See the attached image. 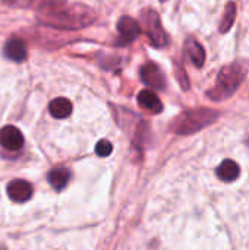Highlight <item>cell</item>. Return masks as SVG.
Instances as JSON below:
<instances>
[{
    "mask_svg": "<svg viewBox=\"0 0 249 250\" xmlns=\"http://www.w3.org/2000/svg\"><path fill=\"white\" fill-rule=\"evenodd\" d=\"M72 110H73L72 103L63 97L53 100L48 105V111L54 119H66L72 114Z\"/></svg>",
    "mask_w": 249,
    "mask_h": 250,
    "instance_id": "7c38bea8",
    "label": "cell"
},
{
    "mask_svg": "<svg viewBox=\"0 0 249 250\" xmlns=\"http://www.w3.org/2000/svg\"><path fill=\"white\" fill-rule=\"evenodd\" d=\"M216 173H217V177L220 180H223V182H235L239 177V174H241V168H239V166L235 161L225 160L219 166Z\"/></svg>",
    "mask_w": 249,
    "mask_h": 250,
    "instance_id": "4fadbf2b",
    "label": "cell"
},
{
    "mask_svg": "<svg viewBox=\"0 0 249 250\" xmlns=\"http://www.w3.org/2000/svg\"><path fill=\"white\" fill-rule=\"evenodd\" d=\"M66 0H28V6L37 9V10H41V12H45V10H51V9H57L60 6L65 4Z\"/></svg>",
    "mask_w": 249,
    "mask_h": 250,
    "instance_id": "2e32d148",
    "label": "cell"
},
{
    "mask_svg": "<svg viewBox=\"0 0 249 250\" xmlns=\"http://www.w3.org/2000/svg\"><path fill=\"white\" fill-rule=\"evenodd\" d=\"M136 100H138V104L142 108H145V110H148V111H151L154 114H157V113H160L163 110L161 100L153 91H147V89L145 91H141L138 94V98Z\"/></svg>",
    "mask_w": 249,
    "mask_h": 250,
    "instance_id": "30bf717a",
    "label": "cell"
},
{
    "mask_svg": "<svg viewBox=\"0 0 249 250\" xmlns=\"http://www.w3.org/2000/svg\"><path fill=\"white\" fill-rule=\"evenodd\" d=\"M141 79L147 86L153 89L166 88V76L156 63H147L141 67Z\"/></svg>",
    "mask_w": 249,
    "mask_h": 250,
    "instance_id": "5b68a950",
    "label": "cell"
},
{
    "mask_svg": "<svg viewBox=\"0 0 249 250\" xmlns=\"http://www.w3.org/2000/svg\"><path fill=\"white\" fill-rule=\"evenodd\" d=\"M185 51H186L188 57L191 59V62L194 63V66L203 67L204 62H205V51H204L203 45L197 40H194V38L186 40V42H185Z\"/></svg>",
    "mask_w": 249,
    "mask_h": 250,
    "instance_id": "8fae6325",
    "label": "cell"
},
{
    "mask_svg": "<svg viewBox=\"0 0 249 250\" xmlns=\"http://www.w3.org/2000/svg\"><path fill=\"white\" fill-rule=\"evenodd\" d=\"M4 56L6 59L15 62V63H21L26 59L28 56V50H26V45L22 40L19 38H10L6 45H4Z\"/></svg>",
    "mask_w": 249,
    "mask_h": 250,
    "instance_id": "9c48e42d",
    "label": "cell"
},
{
    "mask_svg": "<svg viewBox=\"0 0 249 250\" xmlns=\"http://www.w3.org/2000/svg\"><path fill=\"white\" fill-rule=\"evenodd\" d=\"M161 1H166V0H161Z\"/></svg>",
    "mask_w": 249,
    "mask_h": 250,
    "instance_id": "d6986e66",
    "label": "cell"
},
{
    "mask_svg": "<svg viewBox=\"0 0 249 250\" xmlns=\"http://www.w3.org/2000/svg\"><path fill=\"white\" fill-rule=\"evenodd\" d=\"M112 151H113V146H112V144H110L109 141H106V139H101V141L97 144V146H95V154H97L98 157H107V155L112 154Z\"/></svg>",
    "mask_w": 249,
    "mask_h": 250,
    "instance_id": "e0dca14e",
    "label": "cell"
},
{
    "mask_svg": "<svg viewBox=\"0 0 249 250\" xmlns=\"http://www.w3.org/2000/svg\"><path fill=\"white\" fill-rule=\"evenodd\" d=\"M0 145L7 151H18L23 146V135L15 126L0 129Z\"/></svg>",
    "mask_w": 249,
    "mask_h": 250,
    "instance_id": "8992f818",
    "label": "cell"
},
{
    "mask_svg": "<svg viewBox=\"0 0 249 250\" xmlns=\"http://www.w3.org/2000/svg\"><path fill=\"white\" fill-rule=\"evenodd\" d=\"M7 195L16 204L26 202L32 196V186L28 182L21 180V179L13 180L7 185Z\"/></svg>",
    "mask_w": 249,
    "mask_h": 250,
    "instance_id": "ba28073f",
    "label": "cell"
},
{
    "mask_svg": "<svg viewBox=\"0 0 249 250\" xmlns=\"http://www.w3.org/2000/svg\"><path fill=\"white\" fill-rule=\"evenodd\" d=\"M117 31L120 34L119 42L120 44H128V42L135 41L139 37L141 26H139V23L135 19H132L129 16H123L117 22Z\"/></svg>",
    "mask_w": 249,
    "mask_h": 250,
    "instance_id": "52a82bcc",
    "label": "cell"
},
{
    "mask_svg": "<svg viewBox=\"0 0 249 250\" xmlns=\"http://www.w3.org/2000/svg\"><path fill=\"white\" fill-rule=\"evenodd\" d=\"M220 113L211 108L186 110L179 114L170 125V129L179 135H191L213 125L219 119Z\"/></svg>",
    "mask_w": 249,
    "mask_h": 250,
    "instance_id": "3957f363",
    "label": "cell"
},
{
    "mask_svg": "<svg viewBox=\"0 0 249 250\" xmlns=\"http://www.w3.org/2000/svg\"><path fill=\"white\" fill-rule=\"evenodd\" d=\"M247 75H248V64L245 62L236 60L226 64L219 72L214 86L207 91V97L216 103L230 98L239 89Z\"/></svg>",
    "mask_w": 249,
    "mask_h": 250,
    "instance_id": "7a4b0ae2",
    "label": "cell"
},
{
    "mask_svg": "<svg viewBox=\"0 0 249 250\" xmlns=\"http://www.w3.org/2000/svg\"><path fill=\"white\" fill-rule=\"evenodd\" d=\"M40 22L63 31H75L91 25L95 21V13L85 4H72L68 7H57L41 12Z\"/></svg>",
    "mask_w": 249,
    "mask_h": 250,
    "instance_id": "6da1fadb",
    "label": "cell"
},
{
    "mask_svg": "<svg viewBox=\"0 0 249 250\" xmlns=\"http://www.w3.org/2000/svg\"><path fill=\"white\" fill-rule=\"evenodd\" d=\"M235 19H236V4L233 1H229L225 7V13L220 22V32L226 34L233 26Z\"/></svg>",
    "mask_w": 249,
    "mask_h": 250,
    "instance_id": "9a60e30c",
    "label": "cell"
},
{
    "mask_svg": "<svg viewBox=\"0 0 249 250\" xmlns=\"http://www.w3.org/2000/svg\"><path fill=\"white\" fill-rule=\"evenodd\" d=\"M176 78H178V81L183 89H189V81H188V76L185 73V69L179 64L176 66Z\"/></svg>",
    "mask_w": 249,
    "mask_h": 250,
    "instance_id": "ac0fdd59",
    "label": "cell"
},
{
    "mask_svg": "<svg viewBox=\"0 0 249 250\" xmlns=\"http://www.w3.org/2000/svg\"><path fill=\"white\" fill-rule=\"evenodd\" d=\"M70 180V173L66 168H54L48 173V183L54 190H63Z\"/></svg>",
    "mask_w": 249,
    "mask_h": 250,
    "instance_id": "5bb4252c",
    "label": "cell"
},
{
    "mask_svg": "<svg viewBox=\"0 0 249 250\" xmlns=\"http://www.w3.org/2000/svg\"><path fill=\"white\" fill-rule=\"evenodd\" d=\"M141 22H142V28L147 32V35L150 37V41L153 42V45L161 48L169 44V37H167L166 31L163 29L160 16L156 10H153V9L142 10Z\"/></svg>",
    "mask_w": 249,
    "mask_h": 250,
    "instance_id": "277c9868",
    "label": "cell"
}]
</instances>
